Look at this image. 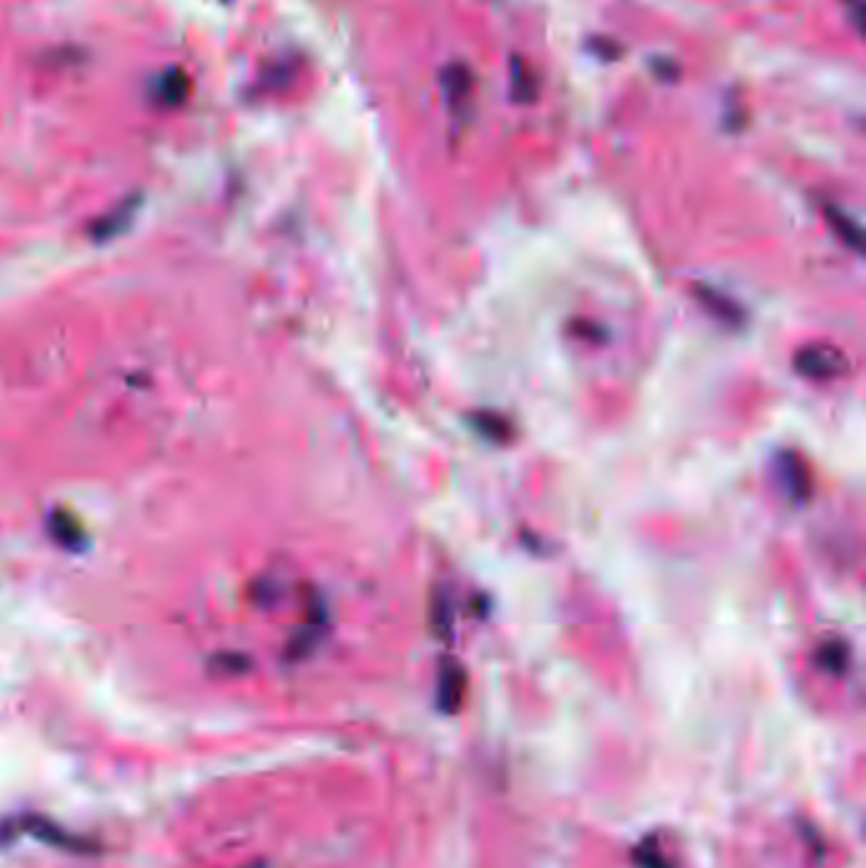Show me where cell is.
<instances>
[{
    "instance_id": "obj_1",
    "label": "cell",
    "mask_w": 866,
    "mask_h": 868,
    "mask_svg": "<svg viewBox=\"0 0 866 868\" xmlns=\"http://www.w3.org/2000/svg\"><path fill=\"white\" fill-rule=\"evenodd\" d=\"M846 366H849V363H846L844 353H841L839 348L828 346V343H813V346H806L795 356V369H798V374L818 381L836 379V376L844 374Z\"/></svg>"
},
{
    "instance_id": "obj_2",
    "label": "cell",
    "mask_w": 866,
    "mask_h": 868,
    "mask_svg": "<svg viewBox=\"0 0 866 868\" xmlns=\"http://www.w3.org/2000/svg\"><path fill=\"white\" fill-rule=\"evenodd\" d=\"M465 693V673L458 663L447 660L440 671V681H437V706L447 714L460 709Z\"/></svg>"
},
{
    "instance_id": "obj_3",
    "label": "cell",
    "mask_w": 866,
    "mask_h": 868,
    "mask_svg": "<svg viewBox=\"0 0 866 868\" xmlns=\"http://www.w3.org/2000/svg\"><path fill=\"white\" fill-rule=\"evenodd\" d=\"M21 825H23V830H26V833H34L36 838H41V841L51 843V846H56V848H64V851H72V853H92L89 851L87 841L69 836V833H64L59 825L49 823V820H44V818H26Z\"/></svg>"
},
{
    "instance_id": "obj_4",
    "label": "cell",
    "mask_w": 866,
    "mask_h": 868,
    "mask_svg": "<svg viewBox=\"0 0 866 868\" xmlns=\"http://www.w3.org/2000/svg\"><path fill=\"white\" fill-rule=\"evenodd\" d=\"M442 87H445V97L450 105H463L473 92V74L465 64L447 66L442 72Z\"/></svg>"
},
{
    "instance_id": "obj_5",
    "label": "cell",
    "mask_w": 866,
    "mask_h": 868,
    "mask_svg": "<svg viewBox=\"0 0 866 868\" xmlns=\"http://www.w3.org/2000/svg\"><path fill=\"white\" fill-rule=\"evenodd\" d=\"M823 214H826V219H828V224H831V229L836 231V234H839V237H841V242L849 244V247L854 249L856 254H859L861 249H864V242H861L859 224H856V221L851 219V216L846 214V211L836 209V206H823Z\"/></svg>"
},
{
    "instance_id": "obj_6",
    "label": "cell",
    "mask_w": 866,
    "mask_h": 868,
    "mask_svg": "<svg viewBox=\"0 0 866 868\" xmlns=\"http://www.w3.org/2000/svg\"><path fill=\"white\" fill-rule=\"evenodd\" d=\"M633 861L638 868H673V863L663 856V851L658 848V843L653 841V838L635 846Z\"/></svg>"
},
{
    "instance_id": "obj_7",
    "label": "cell",
    "mask_w": 866,
    "mask_h": 868,
    "mask_svg": "<svg viewBox=\"0 0 866 868\" xmlns=\"http://www.w3.org/2000/svg\"><path fill=\"white\" fill-rule=\"evenodd\" d=\"M846 658H849V653H846V648L841 643L821 645V650H818V655H816L818 665H821L823 671H828V673L844 671Z\"/></svg>"
},
{
    "instance_id": "obj_8",
    "label": "cell",
    "mask_w": 866,
    "mask_h": 868,
    "mask_svg": "<svg viewBox=\"0 0 866 868\" xmlns=\"http://www.w3.org/2000/svg\"><path fill=\"white\" fill-rule=\"evenodd\" d=\"M513 94H516V99H524V102H529L536 94V82L519 59L513 61Z\"/></svg>"
}]
</instances>
